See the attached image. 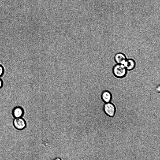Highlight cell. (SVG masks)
Segmentation results:
<instances>
[{
  "instance_id": "3957f363",
  "label": "cell",
  "mask_w": 160,
  "mask_h": 160,
  "mask_svg": "<svg viewBox=\"0 0 160 160\" xmlns=\"http://www.w3.org/2000/svg\"><path fill=\"white\" fill-rule=\"evenodd\" d=\"M13 125L15 129L19 130L24 129L27 126L25 120L22 117L15 118L13 120Z\"/></svg>"
},
{
  "instance_id": "277c9868",
  "label": "cell",
  "mask_w": 160,
  "mask_h": 160,
  "mask_svg": "<svg viewBox=\"0 0 160 160\" xmlns=\"http://www.w3.org/2000/svg\"><path fill=\"white\" fill-rule=\"evenodd\" d=\"M24 110L21 106H17L14 107L12 111V115L14 118L22 117L24 115Z\"/></svg>"
},
{
  "instance_id": "7a4b0ae2",
  "label": "cell",
  "mask_w": 160,
  "mask_h": 160,
  "mask_svg": "<svg viewBox=\"0 0 160 160\" xmlns=\"http://www.w3.org/2000/svg\"><path fill=\"white\" fill-rule=\"evenodd\" d=\"M116 111L115 106L113 103L110 102L104 104L103 107V112L108 117H114L115 115Z\"/></svg>"
},
{
  "instance_id": "52a82bcc",
  "label": "cell",
  "mask_w": 160,
  "mask_h": 160,
  "mask_svg": "<svg viewBox=\"0 0 160 160\" xmlns=\"http://www.w3.org/2000/svg\"><path fill=\"white\" fill-rule=\"evenodd\" d=\"M101 97L102 100L105 103L110 102L112 98V93L108 90H104L101 93Z\"/></svg>"
},
{
  "instance_id": "9c48e42d",
  "label": "cell",
  "mask_w": 160,
  "mask_h": 160,
  "mask_svg": "<svg viewBox=\"0 0 160 160\" xmlns=\"http://www.w3.org/2000/svg\"><path fill=\"white\" fill-rule=\"evenodd\" d=\"M160 84L156 86L155 88L156 91L158 93H160Z\"/></svg>"
},
{
  "instance_id": "ba28073f",
  "label": "cell",
  "mask_w": 160,
  "mask_h": 160,
  "mask_svg": "<svg viewBox=\"0 0 160 160\" xmlns=\"http://www.w3.org/2000/svg\"><path fill=\"white\" fill-rule=\"evenodd\" d=\"M4 67L1 64H0V78L4 75Z\"/></svg>"
},
{
  "instance_id": "8992f818",
  "label": "cell",
  "mask_w": 160,
  "mask_h": 160,
  "mask_svg": "<svg viewBox=\"0 0 160 160\" xmlns=\"http://www.w3.org/2000/svg\"><path fill=\"white\" fill-rule=\"evenodd\" d=\"M123 65L127 71H131L135 67L136 64L135 61L131 58L127 59Z\"/></svg>"
},
{
  "instance_id": "5b68a950",
  "label": "cell",
  "mask_w": 160,
  "mask_h": 160,
  "mask_svg": "<svg viewBox=\"0 0 160 160\" xmlns=\"http://www.w3.org/2000/svg\"><path fill=\"white\" fill-rule=\"evenodd\" d=\"M127 59L125 55L122 52L116 53L114 57V60L117 64H123Z\"/></svg>"
},
{
  "instance_id": "6da1fadb",
  "label": "cell",
  "mask_w": 160,
  "mask_h": 160,
  "mask_svg": "<svg viewBox=\"0 0 160 160\" xmlns=\"http://www.w3.org/2000/svg\"><path fill=\"white\" fill-rule=\"evenodd\" d=\"M112 71L114 75L118 78H122L125 77L127 72L123 64L117 63L113 65Z\"/></svg>"
},
{
  "instance_id": "30bf717a",
  "label": "cell",
  "mask_w": 160,
  "mask_h": 160,
  "mask_svg": "<svg viewBox=\"0 0 160 160\" xmlns=\"http://www.w3.org/2000/svg\"><path fill=\"white\" fill-rule=\"evenodd\" d=\"M4 85V82L3 80L0 78V89L3 87Z\"/></svg>"
}]
</instances>
